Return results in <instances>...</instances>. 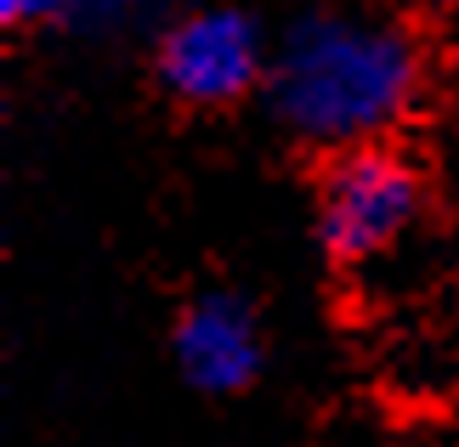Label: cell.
<instances>
[{"instance_id": "cell-1", "label": "cell", "mask_w": 459, "mask_h": 447, "mask_svg": "<svg viewBox=\"0 0 459 447\" xmlns=\"http://www.w3.org/2000/svg\"><path fill=\"white\" fill-rule=\"evenodd\" d=\"M414 74L403 34L358 17H312L278 51L273 102L312 142H363L409 108Z\"/></svg>"}, {"instance_id": "cell-2", "label": "cell", "mask_w": 459, "mask_h": 447, "mask_svg": "<svg viewBox=\"0 0 459 447\" xmlns=\"http://www.w3.org/2000/svg\"><path fill=\"white\" fill-rule=\"evenodd\" d=\"M414 210H420L414 170L397 153L363 148V153H351L329 170L317 227H324V244L341 261H368L375 249H385L414 221Z\"/></svg>"}, {"instance_id": "cell-3", "label": "cell", "mask_w": 459, "mask_h": 447, "mask_svg": "<svg viewBox=\"0 0 459 447\" xmlns=\"http://www.w3.org/2000/svg\"><path fill=\"white\" fill-rule=\"evenodd\" d=\"M261 74V40L244 12H187L159 40V80L182 102H233Z\"/></svg>"}, {"instance_id": "cell-4", "label": "cell", "mask_w": 459, "mask_h": 447, "mask_svg": "<svg viewBox=\"0 0 459 447\" xmlns=\"http://www.w3.org/2000/svg\"><path fill=\"white\" fill-rule=\"evenodd\" d=\"M176 357L199 391H238L261 368V334L244 300L233 295H204L176 329Z\"/></svg>"}, {"instance_id": "cell-5", "label": "cell", "mask_w": 459, "mask_h": 447, "mask_svg": "<svg viewBox=\"0 0 459 447\" xmlns=\"http://www.w3.org/2000/svg\"><path fill=\"white\" fill-rule=\"evenodd\" d=\"M74 0H0V17L6 23H46V17L68 12Z\"/></svg>"}, {"instance_id": "cell-6", "label": "cell", "mask_w": 459, "mask_h": 447, "mask_svg": "<svg viewBox=\"0 0 459 447\" xmlns=\"http://www.w3.org/2000/svg\"><path fill=\"white\" fill-rule=\"evenodd\" d=\"M108 6H143V0H108Z\"/></svg>"}]
</instances>
